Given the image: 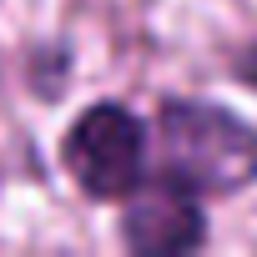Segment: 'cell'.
<instances>
[{
    "instance_id": "3957f363",
    "label": "cell",
    "mask_w": 257,
    "mask_h": 257,
    "mask_svg": "<svg viewBox=\"0 0 257 257\" xmlns=\"http://www.w3.org/2000/svg\"><path fill=\"white\" fill-rule=\"evenodd\" d=\"M121 247L137 257H187L207 247V207L202 192L182 187L177 177H147L121 202Z\"/></svg>"
},
{
    "instance_id": "7a4b0ae2",
    "label": "cell",
    "mask_w": 257,
    "mask_h": 257,
    "mask_svg": "<svg viewBox=\"0 0 257 257\" xmlns=\"http://www.w3.org/2000/svg\"><path fill=\"white\" fill-rule=\"evenodd\" d=\"M61 167L91 202H126L147 182V121L121 106H86L61 137Z\"/></svg>"
},
{
    "instance_id": "6da1fadb",
    "label": "cell",
    "mask_w": 257,
    "mask_h": 257,
    "mask_svg": "<svg viewBox=\"0 0 257 257\" xmlns=\"http://www.w3.org/2000/svg\"><path fill=\"white\" fill-rule=\"evenodd\" d=\"M162 172L202 197H237L257 182V126L207 96L157 101Z\"/></svg>"
}]
</instances>
